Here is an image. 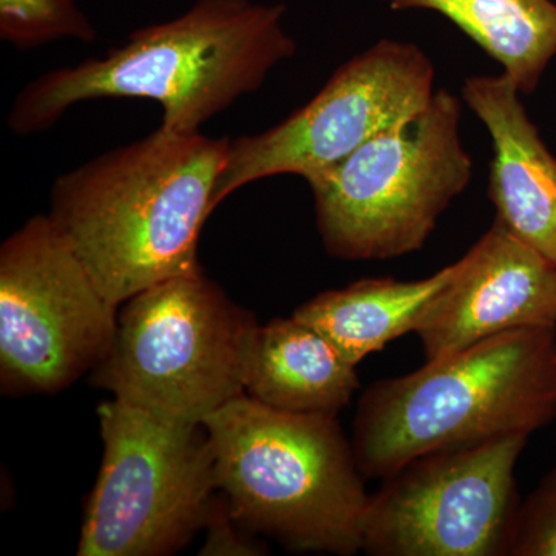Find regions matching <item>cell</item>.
Returning <instances> with one entry per match:
<instances>
[{
  "mask_svg": "<svg viewBox=\"0 0 556 556\" xmlns=\"http://www.w3.org/2000/svg\"><path fill=\"white\" fill-rule=\"evenodd\" d=\"M506 556H556V467L519 503Z\"/></svg>",
  "mask_w": 556,
  "mask_h": 556,
  "instance_id": "cell-17",
  "label": "cell"
},
{
  "mask_svg": "<svg viewBox=\"0 0 556 556\" xmlns=\"http://www.w3.org/2000/svg\"><path fill=\"white\" fill-rule=\"evenodd\" d=\"M203 424L237 525L289 552H361L369 493L338 416L281 412L244 393Z\"/></svg>",
  "mask_w": 556,
  "mask_h": 556,
  "instance_id": "cell-4",
  "label": "cell"
},
{
  "mask_svg": "<svg viewBox=\"0 0 556 556\" xmlns=\"http://www.w3.org/2000/svg\"><path fill=\"white\" fill-rule=\"evenodd\" d=\"M0 38L35 49L62 39L94 42L97 30L76 0H0Z\"/></svg>",
  "mask_w": 556,
  "mask_h": 556,
  "instance_id": "cell-16",
  "label": "cell"
},
{
  "mask_svg": "<svg viewBox=\"0 0 556 556\" xmlns=\"http://www.w3.org/2000/svg\"><path fill=\"white\" fill-rule=\"evenodd\" d=\"M530 328H556V266L495 219L457 260L415 332L431 361Z\"/></svg>",
  "mask_w": 556,
  "mask_h": 556,
  "instance_id": "cell-11",
  "label": "cell"
},
{
  "mask_svg": "<svg viewBox=\"0 0 556 556\" xmlns=\"http://www.w3.org/2000/svg\"><path fill=\"white\" fill-rule=\"evenodd\" d=\"M456 262L420 280L362 278L321 292L294 311L295 318L327 336L348 362L361 364L408 332H415L431 299L455 274Z\"/></svg>",
  "mask_w": 556,
  "mask_h": 556,
  "instance_id": "cell-14",
  "label": "cell"
},
{
  "mask_svg": "<svg viewBox=\"0 0 556 556\" xmlns=\"http://www.w3.org/2000/svg\"><path fill=\"white\" fill-rule=\"evenodd\" d=\"M104 453L80 527V556H166L206 525L217 492L204 424L113 397L98 408Z\"/></svg>",
  "mask_w": 556,
  "mask_h": 556,
  "instance_id": "cell-7",
  "label": "cell"
},
{
  "mask_svg": "<svg viewBox=\"0 0 556 556\" xmlns=\"http://www.w3.org/2000/svg\"><path fill=\"white\" fill-rule=\"evenodd\" d=\"M529 437L511 434L416 457L369 495L361 552L506 556L519 503L515 470Z\"/></svg>",
  "mask_w": 556,
  "mask_h": 556,
  "instance_id": "cell-9",
  "label": "cell"
},
{
  "mask_svg": "<svg viewBox=\"0 0 556 556\" xmlns=\"http://www.w3.org/2000/svg\"><path fill=\"white\" fill-rule=\"evenodd\" d=\"M283 3L197 0L181 16L76 65L33 79L14 98L10 130H49L68 109L102 98H141L163 109L161 127L197 134L233 102L255 93L298 51L285 30Z\"/></svg>",
  "mask_w": 556,
  "mask_h": 556,
  "instance_id": "cell-2",
  "label": "cell"
},
{
  "mask_svg": "<svg viewBox=\"0 0 556 556\" xmlns=\"http://www.w3.org/2000/svg\"><path fill=\"white\" fill-rule=\"evenodd\" d=\"M506 73L464 80L463 100L492 138L489 199L496 219L556 266V159Z\"/></svg>",
  "mask_w": 556,
  "mask_h": 556,
  "instance_id": "cell-12",
  "label": "cell"
},
{
  "mask_svg": "<svg viewBox=\"0 0 556 556\" xmlns=\"http://www.w3.org/2000/svg\"><path fill=\"white\" fill-rule=\"evenodd\" d=\"M118 306L98 287L49 214L0 248V387L53 394L108 356Z\"/></svg>",
  "mask_w": 556,
  "mask_h": 556,
  "instance_id": "cell-8",
  "label": "cell"
},
{
  "mask_svg": "<svg viewBox=\"0 0 556 556\" xmlns=\"http://www.w3.org/2000/svg\"><path fill=\"white\" fill-rule=\"evenodd\" d=\"M229 146L160 126L54 179L49 217L113 305L203 269L199 240Z\"/></svg>",
  "mask_w": 556,
  "mask_h": 556,
  "instance_id": "cell-1",
  "label": "cell"
},
{
  "mask_svg": "<svg viewBox=\"0 0 556 556\" xmlns=\"http://www.w3.org/2000/svg\"><path fill=\"white\" fill-rule=\"evenodd\" d=\"M356 368L318 329L274 318L249 343L244 391L281 412L338 416L361 387Z\"/></svg>",
  "mask_w": 556,
  "mask_h": 556,
  "instance_id": "cell-13",
  "label": "cell"
},
{
  "mask_svg": "<svg viewBox=\"0 0 556 556\" xmlns=\"http://www.w3.org/2000/svg\"><path fill=\"white\" fill-rule=\"evenodd\" d=\"M258 324L197 273L167 278L119 306L115 339L91 386L153 415L203 424L244 391Z\"/></svg>",
  "mask_w": 556,
  "mask_h": 556,
  "instance_id": "cell-6",
  "label": "cell"
},
{
  "mask_svg": "<svg viewBox=\"0 0 556 556\" xmlns=\"http://www.w3.org/2000/svg\"><path fill=\"white\" fill-rule=\"evenodd\" d=\"M556 419V328L482 340L372 383L358 401L354 456L367 479L416 457L530 434Z\"/></svg>",
  "mask_w": 556,
  "mask_h": 556,
  "instance_id": "cell-3",
  "label": "cell"
},
{
  "mask_svg": "<svg viewBox=\"0 0 556 556\" xmlns=\"http://www.w3.org/2000/svg\"><path fill=\"white\" fill-rule=\"evenodd\" d=\"M434 94V65L405 40L382 39L340 65L308 102L277 126L230 139L217 206L236 190L277 175L303 179L426 108Z\"/></svg>",
  "mask_w": 556,
  "mask_h": 556,
  "instance_id": "cell-10",
  "label": "cell"
},
{
  "mask_svg": "<svg viewBox=\"0 0 556 556\" xmlns=\"http://www.w3.org/2000/svg\"><path fill=\"white\" fill-rule=\"evenodd\" d=\"M207 541L201 548V555H262V544L241 535L243 527L237 525L230 515L222 493L214 497L206 525ZM248 532V530H247Z\"/></svg>",
  "mask_w": 556,
  "mask_h": 556,
  "instance_id": "cell-18",
  "label": "cell"
},
{
  "mask_svg": "<svg viewBox=\"0 0 556 556\" xmlns=\"http://www.w3.org/2000/svg\"><path fill=\"white\" fill-rule=\"evenodd\" d=\"M391 10H430L503 65L521 94L533 93L556 56V0H382Z\"/></svg>",
  "mask_w": 556,
  "mask_h": 556,
  "instance_id": "cell-15",
  "label": "cell"
},
{
  "mask_svg": "<svg viewBox=\"0 0 556 556\" xmlns=\"http://www.w3.org/2000/svg\"><path fill=\"white\" fill-rule=\"evenodd\" d=\"M463 102L434 91L413 118L306 178L329 255L350 262L420 251L467 189L473 161L460 139Z\"/></svg>",
  "mask_w": 556,
  "mask_h": 556,
  "instance_id": "cell-5",
  "label": "cell"
}]
</instances>
